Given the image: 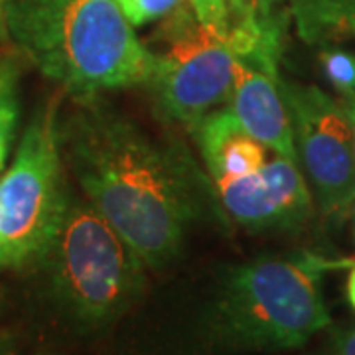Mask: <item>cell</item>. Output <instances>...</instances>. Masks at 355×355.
I'll use <instances>...</instances> for the list:
<instances>
[{"label":"cell","mask_w":355,"mask_h":355,"mask_svg":"<svg viewBox=\"0 0 355 355\" xmlns=\"http://www.w3.org/2000/svg\"><path fill=\"white\" fill-rule=\"evenodd\" d=\"M4 64H6V58H0V69L4 67Z\"/></svg>","instance_id":"20"},{"label":"cell","mask_w":355,"mask_h":355,"mask_svg":"<svg viewBox=\"0 0 355 355\" xmlns=\"http://www.w3.org/2000/svg\"><path fill=\"white\" fill-rule=\"evenodd\" d=\"M282 40L284 30H277L237 53L227 107L268 150L296 158L291 113L280 87Z\"/></svg>","instance_id":"8"},{"label":"cell","mask_w":355,"mask_h":355,"mask_svg":"<svg viewBox=\"0 0 355 355\" xmlns=\"http://www.w3.org/2000/svg\"><path fill=\"white\" fill-rule=\"evenodd\" d=\"M2 10H4V0H0V32H2Z\"/></svg>","instance_id":"18"},{"label":"cell","mask_w":355,"mask_h":355,"mask_svg":"<svg viewBox=\"0 0 355 355\" xmlns=\"http://www.w3.org/2000/svg\"><path fill=\"white\" fill-rule=\"evenodd\" d=\"M340 95V103L343 105L345 113L352 121V127H354V140H355V91H347V93H338Z\"/></svg>","instance_id":"16"},{"label":"cell","mask_w":355,"mask_h":355,"mask_svg":"<svg viewBox=\"0 0 355 355\" xmlns=\"http://www.w3.org/2000/svg\"><path fill=\"white\" fill-rule=\"evenodd\" d=\"M347 296H349V302L355 308V266L349 275V280H347Z\"/></svg>","instance_id":"17"},{"label":"cell","mask_w":355,"mask_h":355,"mask_svg":"<svg viewBox=\"0 0 355 355\" xmlns=\"http://www.w3.org/2000/svg\"><path fill=\"white\" fill-rule=\"evenodd\" d=\"M345 259L316 253L261 257L223 275L207 312V340L223 352L296 349L330 326L322 292L328 270Z\"/></svg>","instance_id":"3"},{"label":"cell","mask_w":355,"mask_h":355,"mask_svg":"<svg viewBox=\"0 0 355 355\" xmlns=\"http://www.w3.org/2000/svg\"><path fill=\"white\" fill-rule=\"evenodd\" d=\"M320 65L338 93L355 91V53L328 48L320 53Z\"/></svg>","instance_id":"13"},{"label":"cell","mask_w":355,"mask_h":355,"mask_svg":"<svg viewBox=\"0 0 355 355\" xmlns=\"http://www.w3.org/2000/svg\"><path fill=\"white\" fill-rule=\"evenodd\" d=\"M55 302L83 328L109 326L139 300L144 270L137 251L83 198L42 257Z\"/></svg>","instance_id":"5"},{"label":"cell","mask_w":355,"mask_h":355,"mask_svg":"<svg viewBox=\"0 0 355 355\" xmlns=\"http://www.w3.org/2000/svg\"><path fill=\"white\" fill-rule=\"evenodd\" d=\"M18 67L6 60L0 69V168L6 160L8 146L12 142L14 128L18 123Z\"/></svg>","instance_id":"12"},{"label":"cell","mask_w":355,"mask_h":355,"mask_svg":"<svg viewBox=\"0 0 355 355\" xmlns=\"http://www.w3.org/2000/svg\"><path fill=\"white\" fill-rule=\"evenodd\" d=\"M291 12L308 44L355 38V0H291Z\"/></svg>","instance_id":"11"},{"label":"cell","mask_w":355,"mask_h":355,"mask_svg":"<svg viewBox=\"0 0 355 355\" xmlns=\"http://www.w3.org/2000/svg\"><path fill=\"white\" fill-rule=\"evenodd\" d=\"M214 184L249 176L266 164L272 150L243 127L227 105L191 128Z\"/></svg>","instance_id":"10"},{"label":"cell","mask_w":355,"mask_h":355,"mask_svg":"<svg viewBox=\"0 0 355 355\" xmlns=\"http://www.w3.org/2000/svg\"><path fill=\"white\" fill-rule=\"evenodd\" d=\"M0 355H14L10 349H4V347H0Z\"/></svg>","instance_id":"19"},{"label":"cell","mask_w":355,"mask_h":355,"mask_svg":"<svg viewBox=\"0 0 355 355\" xmlns=\"http://www.w3.org/2000/svg\"><path fill=\"white\" fill-rule=\"evenodd\" d=\"M14 44L76 103L148 85L154 60L116 0H4Z\"/></svg>","instance_id":"2"},{"label":"cell","mask_w":355,"mask_h":355,"mask_svg":"<svg viewBox=\"0 0 355 355\" xmlns=\"http://www.w3.org/2000/svg\"><path fill=\"white\" fill-rule=\"evenodd\" d=\"M247 4L184 0L160 20L146 44L154 60L148 87L168 119L193 128L227 103Z\"/></svg>","instance_id":"4"},{"label":"cell","mask_w":355,"mask_h":355,"mask_svg":"<svg viewBox=\"0 0 355 355\" xmlns=\"http://www.w3.org/2000/svg\"><path fill=\"white\" fill-rule=\"evenodd\" d=\"M324 355H355V328H340L334 331Z\"/></svg>","instance_id":"15"},{"label":"cell","mask_w":355,"mask_h":355,"mask_svg":"<svg viewBox=\"0 0 355 355\" xmlns=\"http://www.w3.org/2000/svg\"><path fill=\"white\" fill-rule=\"evenodd\" d=\"M123 8V12L127 14L132 26H142L154 22V20H162L166 14H170L178 4H182L184 0H116Z\"/></svg>","instance_id":"14"},{"label":"cell","mask_w":355,"mask_h":355,"mask_svg":"<svg viewBox=\"0 0 355 355\" xmlns=\"http://www.w3.org/2000/svg\"><path fill=\"white\" fill-rule=\"evenodd\" d=\"M237 225L249 231L296 227L312 214V196L296 158L272 153L249 176L214 184Z\"/></svg>","instance_id":"9"},{"label":"cell","mask_w":355,"mask_h":355,"mask_svg":"<svg viewBox=\"0 0 355 355\" xmlns=\"http://www.w3.org/2000/svg\"><path fill=\"white\" fill-rule=\"evenodd\" d=\"M235 2H251V0H235Z\"/></svg>","instance_id":"21"},{"label":"cell","mask_w":355,"mask_h":355,"mask_svg":"<svg viewBox=\"0 0 355 355\" xmlns=\"http://www.w3.org/2000/svg\"><path fill=\"white\" fill-rule=\"evenodd\" d=\"M58 99L42 105L0 178V268L40 263L69 209Z\"/></svg>","instance_id":"6"},{"label":"cell","mask_w":355,"mask_h":355,"mask_svg":"<svg viewBox=\"0 0 355 355\" xmlns=\"http://www.w3.org/2000/svg\"><path fill=\"white\" fill-rule=\"evenodd\" d=\"M64 160L87 200L148 268L178 257L205 209V184L190 156L97 105L77 103L60 123Z\"/></svg>","instance_id":"1"},{"label":"cell","mask_w":355,"mask_h":355,"mask_svg":"<svg viewBox=\"0 0 355 355\" xmlns=\"http://www.w3.org/2000/svg\"><path fill=\"white\" fill-rule=\"evenodd\" d=\"M282 97L291 113L296 158L316 190L326 214L355 202V140L352 121L340 99L318 85L282 79Z\"/></svg>","instance_id":"7"}]
</instances>
